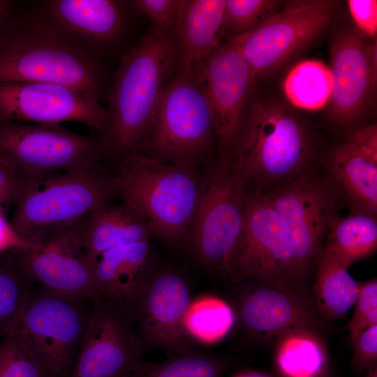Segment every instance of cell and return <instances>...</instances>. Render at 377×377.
Returning a JSON list of instances; mask_svg holds the SVG:
<instances>
[{
  "instance_id": "11",
  "label": "cell",
  "mask_w": 377,
  "mask_h": 377,
  "mask_svg": "<svg viewBox=\"0 0 377 377\" xmlns=\"http://www.w3.org/2000/svg\"><path fill=\"white\" fill-rule=\"evenodd\" d=\"M260 191L279 213L301 269L311 281L315 279L329 223L336 215L339 191L330 177L315 170Z\"/></svg>"
},
{
  "instance_id": "30",
  "label": "cell",
  "mask_w": 377,
  "mask_h": 377,
  "mask_svg": "<svg viewBox=\"0 0 377 377\" xmlns=\"http://www.w3.org/2000/svg\"><path fill=\"white\" fill-rule=\"evenodd\" d=\"M229 367L228 360L195 349L158 364L144 360L127 377H221Z\"/></svg>"
},
{
  "instance_id": "19",
  "label": "cell",
  "mask_w": 377,
  "mask_h": 377,
  "mask_svg": "<svg viewBox=\"0 0 377 377\" xmlns=\"http://www.w3.org/2000/svg\"><path fill=\"white\" fill-rule=\"evenodd\" d=\"M332 88L330 117L350 123L364 112L374 96L377 79L376 40L367 43L354 30L341 33L330 50Z\"/></svg>"
},
{
  "instance_id": "15",
  "label": "cell",
  "mask_w": 377,
  "mask_h": 377,
  "mask_svg": "<svg viewBox=\"0 0 377 377\" xmlns=\"http://www.w3.org/2000/svg\"><path fill=\"white\" fill-rule=\"evenodd\" d=\"M191 302L190 288L183 275L172 267L156 265L129 314L144 348L172 355L195 350L184 325Z\"/></svg>"
},
{
  "instance_id": "36",
  "label": "cell",
  "mask_w": 377,
  "mask_h": 377,
  "mask_svg": "<svg viewBox=\"0 0 377 377\" xmlns=\"http://www.w3.org/2000/svg\"><path fill=\"white\" fill-rule=\"evenodd\" d=\"M131 2L134 8L151 20V26L174 32L184 0H134Z\"/></svg>"
},
{
  "instance_id": "38",
  "label": "cell",
  "mask_w": 377,
  "mask_h": 377,
  "mask_svg": "<svg viewBox=\"0 0 377 377\" xmlns=\"http://www.w3.org/2000/svg\"><path fill=\"white\" fill-rule=\"evenodd\" d=\"M350 15L362 33L376 39L377 34V1L376 0H349Z\"/></svg>"
},
{
  "instance_id": "40",
  "label": "cell",
  "mask_w": 377,
  "mask_h": 377,
  "mask_svg": "<svg viewBox=\"0 0 377 377\" xmlns=\"http://www.w3.org/2000/svg\"><path fill=\"white\" fill-rule=\"evenodd\" d=\"M17 5L14 1L0 0V26L10 16Z\"/></svg>"
},
{
  "instance_id": "27",
  "label": "cell",
  "mask_w": 377,
  "mask_h": 377,
  "mask_svg": "<svg viewBox=\"0 0 377 377\" xmlns=\"http://www.w3.org/2000/svg\"><path fill=\"white\" fill-rule=\"evenodd\" d=\"M323 249L349 267L377 249V221L372 215L353 212L330 221Z\"/></svg>"
},
{
  "instance_id": "35",
  "label": "cell",
  "mask_w": 377,
  "mask_h": 377,
  "mask_svg": "<svg viewBox=\"0 0 377 377\" xmlns=\"http://www.w3.org/2000/svg\"><path fill=\"white\" fill-rule=\"evenodd\" d=\"M43 176L34 177L0 161V214L20 200L34 183Z\"/></svg>"
},
{
  "instance_id": "10",
  "label": "cell",
  "mask_w": 377,
  "mask_h": 377,
  "mask_svg": "<svg viewBox=\"0 0 377 377\" xmlns=\"http://www.w3.org/2000/svg\"><path fill=\"white\" fill-rule=\"evenodd\" d=\"M104 159L95 132L86 136L59 125L0 122V161L30 175L89 170Z\"/></svg>"
},
{
  "instance_id": "2",
  "label": "cell",
  "mask_w": 377,
  "mask_h": 377,
  "mask_svg": "<svg viewBox=\"0 0 377 377\" xmlns=\"http://www.w3.org/2000/svg\"><path fill=\"white\" fill-rule=\"evenodd\" d=\"M111 78L105 64L65 45L20 3L0 26V82L61 84L101 102Z\"/></svg>"
},
{
  "instance_id": "37",
  "label": "cell",
  "mask_w": 377,
  "mask_h": 377,
  "mask_svg": "<svg viewBox=\"0 0 377 377\" xmlns=\"http://www.w3.org/2000/svg\"><path fill=\"white\" fill-rule=\"evenodd\" d=\"M351 342V365L355 371L367 372L377 367V325L360 332Z\"/></svg>"
},
{
  "instance_id": "32",
  "label": "cell",
  "mask_w": 377,
  "mask_h": 377,
  "mask_svg": "<svg viewBox=\"0 0 377 377\" xmlns=\"http://www.w3.org/2000/svg\"><path fill=\"white\" fill-rule=\"evenodd\" d=\"M280 3L275 0H226L223 36L234 38L252 31L276 13Z\"/></svg>"
},
{
  "instance_id": "43",
  "label": "cell",
  "mask_w": 377,
  "mask_h": 377,
  "mask_svg": "<svg viewBox=\"0 0 377 377\" xmlns=\"http://www.w3.org/2000/svg\"><path fill=\"white\" fill-rule=\"evenodd\" d=\"M317 377H331L330 370L328 369L327 371Z\"/></svg>"
},
{
  "instance_id": "9",
  "label": "cell",
  "mask_w": 377,
  "mask_h": 377,
  "mask_svg": "<svg viewBox=\"0 0 377 377\" xmlns=\"http://www.w3.org/2000/svg\"><path fill=\"white\" fill-rule=\"evenodd\" d=\"M84 297L31 291L12 334L51 377L70 375L86 330Z\"/></svg>"
},
{
  "instance_id": "23",
  "label": "cell",
  "mask_w": 377,
  "mask_h": 377,
  "mask_svg": "<svg viewBox=\"0 0 377 377\" xmlns=\"http://www.w3.org/2000/svg\"><path fill=\"white\" fill-rule=\"evenodd\" d=\"M226 0H184L174 31L177 62L197 65L221 44Z\"/></svg>"
},
{
  "instance_id": "24",
  "label": "cell",
  "mask_w": 377,
  "mask_h": 377,
  "mask_svg": "<svg viewBox=\"0 0 377 377\" xmlns=\"http://www.w3.org/2000/svg\"><path fill=\"white\" fill-rule=\"evenodd\" d=\"M80 228L82 246L95 260L116 246L154 237L144 217L124 202L97 207L81 221Z\"/></svg>"
},
{
  "instance_id": "21",
  "label": "cell",
  "mask_w": 377,
  "mask_h": 377,
  "mask_svg": "<svg viewBox=\"0 0 377 377\" xmlns=\"http://www.w3.org/2000/svg\"><path fill=\"white\" fill-rule=\"evenodd\" d=\"M239 316L249 334L263 339L299 327L317 329L322 318L307 292L264 283L244 297Z\"/></svg>"
},
{
  "instance_id": "8",
  "label": "cell",
  "mask_w": 377,
  "mask_h": 377,
  "mask_svg": "<svg viewBox=\"0 0 377 377\" xmlns=\"http://www.w3.org/2000/svg\"><path fill=\"white\" fill-rule=\"evenodd\" d=\"M228 274L303 291L309 285L279 213L262 191L246 188L243 223Z\"/></svg>"
},
{
  "instance_id": "3",
  "label": "cell",
  "mask_w": 377,
  "mask_h": 377,
  "mask_svg": "<svg viewBox=\"0 0 377 377\" xmlns=\"http://www.w3.org/2000/svg\"><path fill=\"white\" fill-rule=\"evenodd\" d=\"M111 178L114 197L144 217L154 237L186 244L200 191L197 167L137 154L117 163Z\"/></svg>"
},
{
  "instance_id": "28",
  "label": "cell",
  "mask_w": 377,
  "mask_h": 377,
  "mask_svg": "<svg viewBox=\"0 0 377 377\" xmlns=\"http://www.w3.org/2000/svg\"><path fill=\"white\" fill-rule=\"evenodd\" d=\"M332 88L330 68L317 59L295 65L287 74L283 89L288 101L306 110H318L329 104Z\"/></svg>"
},
{
  "instance_id": "42",
  "label": "cell",
  "mask_w": 377,
  "mask_h": 377,
  "mask_svg": "<svg viewBox=\"0 0 377 377\" xmlns=\"http://www.w3.org/2000/svg\"><path fill=\"white\" fill-rule=\"evenodd\" d=\"M364 377H377V367L367 371Z\"/></svg>"
},
{
  "instance_id": "33",
  "label": "cell",
  "mask_w": 377,
  "mask_h": 377,
  "mask_svg": "<svg viewBox=\"0 0 377 377\" xmlns=\"http://www.w3.org/2000/svg\"><path fill=\"white\" fill-rule=\"evenodd\" d=\"M0 377H51L12 334L0 342Z\"/></svg>"
},
{
  "instance_id": "7",
  "label": "cell",
  "mask_w": 377,
  "mask_h": 377,
  "mask_svg": "<svg viewBox=\"0 0 377 377\" xmlns=\"http://www.w3.org/2000/svg\"><path fill=\"white\" fill-rule=\"evenodd\" d=\"M246 184L232 160L208 162L186 244L205 269L228 274L244 218Z\"/></svg>"
},
{
  "instance_id": "12",
  "label": "cell",
  "mask_w": 377,
  "mask_h": 377,
  "mask_svg": "<svg viewBox=\"0 0 377 377\" xmlns=\"http://www.w3.org/2000/svg\"><path fill=\"white\" fill-rule=\"evenodd\" d=\"M130 5L119 0H38L26 7L65 45L104 64L126 36Z\"/></svg>"
},
{
  "instance_id": "20",
  "label": "cell",
  "mask_w": 377,
  "mask_h": 377,
  "mask_svg": "<svg viewBox=\"0 0 377 377\" xmlns=\"http://www.w3.org/2000/svg\"><path fill=\"white\" fill-rule=\"evenodd\" d=\"M330 179L353 212L377 214V126L357 129L335 147L328 161Z\"/></svg>"
},
{
  "instance_id": "1",
  "label": "cell",
  "mask_w": 377,
  "mask_h": 377,
  "mask_svg": "<svg viewBox=\"0 0 377 377\" xmlns=\"http://www.w3.org/2000/svg\"><path fill=\"white\" fill-rule=\"evenodd\" d=\"M177 64L174 32L154 26L121 56L111 78L107 125L98 135L105 159L117 164L140 153Z\"/></svg>"
},
{
  "instance_id": "16",
  "label": "cell",
  "mask_w": 377,
  "mask_h": 377,
  "mask_svg": "<svg viewBox=\"0 0 377 377\" xmlns=\"http://www.w3.org/2000/svg\"><path fill=\"white\" fill-rule=\"evenodd\" d=\"M81 221L43 244L10 251V256L21 274L51 293L98 299L96 260L82 246Z\"/></svg>"
},
{
  "instance_id": "39",
  "label": "cell",
  "mask_w": 377,
  "mask_h": 377,
  "mask_svg": "<svg viewBox=\"0 0 377 377\" xmlns=\"http://www.w3.org/2000/svg\"><path fill=\"white\" fill-rule=\"evenodd\" d=\"M28 246H31L18 237L3 214H0V253Z\"/></svg>"
},
{
  "instance_id": "4",
  "label": "cell",
  "mask_w": 377,
  "mask_h": 377,
  "mask_svg": "<svg viewBox=\"0 0 377 377\" xmlns=\"http://www.w3.org/2000/svg\"><path fill=\"white\" fill-rule=\"evenodd\" d=\"M232 160L255 190L314 171L306 127L281 103L258 96L251 99Z\"/></svg>"
},
{
  "instance_id": "14",
  "label": "cell",
  "mask_w": 377,
  "mask_h": 377,
  "mask_svg": "<svg viewBox=\"0 0 377 377\" xmlns=\"http://www.w3.org/2000/svg\"><path fill=\"white\" fill-rule=\"evenodd\" d=\"M195 66L212 112L218 158L231 160L256 80L244 56L228 40Z\"/></svg>"
},
{
  "instance_id": "17",
  "label": "cell",
  "mask_w": 377,
  "mask_h": 377,
  "mask_svg": "<svg viewBox=\"0 0 377 377\" xmlns=\"http://www.w3.org/2000/svg\"><path fill=\"white\" fill-rule=\"evenodd\" d=\"M9 121L52 125L77 121L100 135L108 111L96 98L64 85L0 82V122Z\"/></svg>"
},
{
  "instance_id": "31",
  "label": "cell",
  "mask_w": 377,
  "mask_h": 377,
  "mask_svg": "<svg viewBox=\"0 0 377 377\" xmlns=\"http://www.w3.org/2000/svg\"><path fill=\"white\" fill-rule=\"evenodd\" d=\"M31 291L10 256L0 260V337L11 331Z\"/></svg>"
},
{
  "instance_id": "29",
  "label": "cell",
  "mask_w": 377,
  "mask_h": 377,
  "mask_svg": "<svg viewBox=\"0 0 377 377\" xmlns=\"http://www.w3.org/2000/svg\"><path fill=\"white\" fill-rule=\"evenodd\" d=\"M234 323L232 308L224 300L212 295H202L191 300L184 320L189 338L205 345L222 340Z\"/></svg>"
},
{
  "instance_id": "18",
  "label": "cell",
  "mask_w": 377,
  "mask_h": 377,
  "mask_svg": "<svg viewBox=\"0 0 377 377\" xmlns=\"http://www.w3.org/2000/svg\"><path fill=\"white\" fill-rule=\"evenodd\" d=\"M69 377H127L144 362L131 321L102 300H93Z\"/></svg>"
},
{
  "instance_id": "25",
  "label": "cell",
  "mask_w": 377,
  "mask_h": 377,
  "mask_svg": "<svg viewBox=\"0 0 377 377\" xmlns=\"http://www.w3.org/2000/svg\"><path fill=\"white\" fill-rule=\"evenodd\" d=\"M277 339L276 363L284 377H317L329 369L325 346L316 329L299 327Z\"/></svg>"
},
{
  "instance_id": "6",
  "label": "cell",
  "mask_w": 377,
  "mask_h": 377,
  "mask_svg": "<svg viewBox=\"0 0 377 377\" xmlns=\"http://www.w3.org/2000/svg\"><path fill=\"white\" fill-rule=\"evenodd\" d=\"M216 143L210 108L195 65L177 62L139 154L198 167Z\"/></svg>"
},
{
  "instance_id": "34",
  "label": "cell",
  "mask_w": 377,
  "mask_h": 377,
  "mask_svg": "<svg viewBox=\"0 0 377 377\" xmlns=\"http://www.w3.org/2000/svg\"><path fill=\"white\" fill-rule=\"evenodd\" d=\"M359 283L353 314L347 325L350 340L362 331L377 325V280Z\"/></svg>"
},
{
  "instance_id": "22",
  "label": "cell",
  "mask_w": 377,
  "mask_h": 377,
  "mask_svg": "<svg viewBox=\"0 0 377 377\" xmlns=\"http://www.w3.org/2000/svg\"><path fill=\"white\" fill-rule=\"evenodd\" d=\"M155 263L150 240L112 248L96 258L95 279L100 300L129 318Z\"/></svg>"
},
{
  "instance_id": "26",
  "label": "cell",
  "mask_w": 377,
  "mask_h": 377,
  "mask_svg": "<svg viewBox=\"0 0 377 377\" xmlns=\"http://www.w3.org/2000/svg\"><path fill=\"white\" fill-rule=\"evenodd\" d=\"M348 268L323 249L313 285L314 302L322 318L327 320L340 318L354 305L359 283L350 276Z\"/></svg>"
},
{
  "instance_id": "5",
  "label": "cell",
  "mask_w": 377,
  "mask_h": 377,
  "mask_svg": "<svg viewBox=\"0 0 377 377\" xmlns=\"http://www.w3.org/2000/svg\"><path fill=\"white\" fill-rule=\"evenodd\" d=\"M114 197L103 165L40 177L15 205L10 223L29 246L43 244L77 225Z\"/></svg>"
},
{
  "instance_id": "13",
  "label": "cell",
  "mask_w": 377,
  "mask_h": 377,
  "mask_svg": "<svg viewBox=\"0 0 377 377\" xmlns=\"http://www.w3.org/2000/svg\"><path fill=\"white\" fill-rule=\"evenodd\" d=\"M334 10L332 1H294L252 31L226 39L239 50L257 81L313 42L328 27Z\"/></svg>"
},
{
  "instance_id": "41",
  "label": "cell",
  "mask_w": 377,
  "mask_h": 377,
  "mask_svg": "<svg viewBox=\"0 0 377 377\" xmlns=\"http://www.w3.org/2000/svg\"><path fill=\"white\" fill-rule=\"evenodd\" d=\"M236 377H267V376L260 373L249 371V372L240 374Z\"/></svg>"
}]
</instances>
